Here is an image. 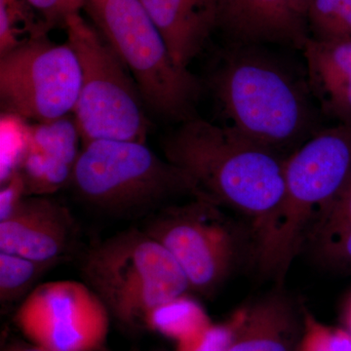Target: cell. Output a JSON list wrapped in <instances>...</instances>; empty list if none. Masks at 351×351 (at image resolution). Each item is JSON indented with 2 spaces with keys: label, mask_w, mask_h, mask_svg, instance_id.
<instances>
[{
  "label": "cell",
  "mask_w": 351,
  "mask_h": 351,
  "mask_svg": "<svg viewBox=\"0 0 351 351\" xmlns=\"http://www.w3.org/2000/svg\"><path fill=\"white\" fill-rule=\"evenodd\" d=\"M230 126L278 152L313 123L306 87L282 64L249 46L233 51L212 77Z\"/></svg>",
  "instance_id": "cell-2"
},
{
  "label": "cell",
  "mask_w": 351,
  "mask_h": 351,
  "mask_svg": "<svg viewBox=\"0 0 351 351\" xmlns=\"http://www.w3.org/2000/svg\"><path fill=\"white\" fill-rule=\"evenodd\" d=\"M245 308L233 313L223 324L208 325L189 338L178 341L176 351H226L243 318Z\"/></svg>",
  "instance_id": "cell-21"
},
{
  "label": "cell",
  "mask_w": 351,
  "mask_h": 351,
  "mask_svg": "<svg viewBox=\"0 0 351 351\" xmlns=\"http://www.w3.org/2000/svg\"><path fill=\"white\" fill-rule=\"evenodd\" d=\"M196 13L211 32L215 29L217 0H191Z\"/></svg>",
  "instance_id": "cell-26"
},
{
  "label": "cell",
  "mask_w": 351,
  "mask_h": 351,
  "mask_svg": "<svg viewBox=\"0 0 351 351\" xmlns=\"http://www.w3.org/2000/svg\"><path fill=\"white\" fill-rule=\"evenodd\" d=\"M302 50L309 91L327 115L351 124V38H309Z\"/></svg>",
  "instance_id": "cell-14"
},
{
  "label": "cell",
  "mask_w": 351,
  "mask_h": 351,
  "mask_svg": "<svg viewBox=\"0 0 351 351\" xmlns=\"http://www.w3.org/2000/svg\"><path fill=\"white\" fill-rule=\"evenodd\" d=\"M351 38V0L337 14L320 38L315 39H337Z\"/></svg>",
  "instance_id": "cell-25"
},
{
  "label": "cell",
  "mask_w": 351,
  "mask_h": 351,
  "mask_svg": "<svg viewBox=\"0 0 351 351\" xmlns=\"http://www.w3.org/2000/svg\"><path fill=\"white\" fill-rule=\"evenodd\" d=\"M32 8L43 17L46 29L58 25L64 27L69 16L80 13L86 0H27Z\"/></svg>",
  "instance_id": "cell-22"
},
{
  "label": "cell",
  "mask_w": 351,
  "mask_h": 351,
  "mask_svg": "<svg viewBox=\"0 0 351 351\" xmlns=\"http://www.w3.org/2000/svg\"><path fill=\"white\" fill-rule=\"evenodd\" d=\"M110 311L86 283L38 284L21 302L14 323L32 345L50 351H106Z\"/></svg>",
  "instance_id": "cell-10"
},
{
  "label": "cell",
  "mask_w": 351,
  "mask_h": 351,
  "mask_svg": "<svg viewBox=\"0 0 351 351\" xmlns=\"http://www.w3.org/2000/svg\"><path fill=\"white\" fill-rule=\"evenodd\" d=\"M348 0H313L307 12V22L313 31V38H320L327 25L348 3Z\"/></svg>",
  "instance_id": "cell-23"
},
{
  "label": "cell",
  "mask_w": 351,
  "mask_h": 351,
  "mask_svg": "<svg viewBox=\"0 0 351 351\" xmlns=\"http://www.w3.org/2000/svg\"><path fill=\"white\" fill-rule=\"evenodd\" d=\"M82 141L75 117L27 126L17 171L27 195H51L68 186Z\"/></svg>",
  "instance_id": "cell-12"
},
{
  "label": "cell",
  "mask_w": 351,
  "mask_h": 351,
  "mask_svg": "<svg viewBox=\"0 0 351 351\" xmlns=\"http://www.w3.org/2000/svg\"><path fill=\"white\" fill-rule=\"evenodd\" d=\"M77 56L82 87L73 110L82 147L99 140L145 143L149 122L137 84L100 32L80 13L64 25Z\"/></svg>",
  "instance_id": "cell-7"
},
{
  "label": "cell",
  "mask_w": 351,
  "mask_h": 351,
  "mask_svg": "<svg viewBox=\"0 0 351 351\" xmlns=\"http://www.w3.org/2000/svg\"><path fill=\"white\" fill-rule=\"evenodd\" d=\"M215 27L239 46L276 43L302 49L311 38L307 18L293 0H217Z\"/></svg>",
  "instance_id": "cell-13"
},
{
  "label": "cell",
  "mask_w": 351,
  "mask_h": 351,
  "mask_svg": "<svg viewBox=\"0 0 351 351\" xmlns=\"http://www.w3.org/2000/svg\"><path fill=\"white\" fill-rule=\"evenodd\" d=\"M295 8L307 18V12H308L309 6H311L313 0H293Z\"/></svg>",
  "instance_id": "cell-29"
},
{
  "label": "cell",
  "mask_w": 351,
  "mask_h": 351,
  "mask_svg": "<svg viewBox=\"0 0 351 351\" xmlns=\"http://www.w3.org/2000/svg\"><path fill=\"white\" fill-rule=\"evenodd\" d=\"M3 351H50L45 350V348H40V346L32 345V343H10L4 348Z\"/></svg>",
  "instance_id": "cell-27"
},
{
  "label": "cell",
  "mask_w": 351,
  "mask_h": 351,
  "mask_svg": "<svg viewBox=\"0 0 351 351\" xmlns=\"http://www.w3.org/2000/svg\"><path fill=\"white\" fill-rule=\"evenodd\" d=\"M297 351H351V334L346 329L327 326L306 311Z\"/></svg>",
  "instance_id": "cell-20"
},
{
  "label": "cell",
  "mask_w": 351,
  "mask_h": 351,
  "mask_svg": "<svg viewBox=\"0 0 351 351\" xmlns=\"http://www.w3.org/2000/svg\"><path fill=\"white\" fill-rule=\"evenodd\" d=\"M211 323L199 304L184 295L152 311L147 317V327L178 343Z\"/></svg>",
  "instance_id": "cell-18"
},
{
  "label": "cell",
  "mask_w": 351,
  "mask_h": 351,
  "mask_svg": "<svg viewBox=\"0 0 351 351\" xmlns=\"http://www.w3.org/2000/svg\"><path fill=\"white\" fill-rule=\"evenodd\" d=\"M52 263L36 262L0 252V302L1 304L24 300Z\"/></svg>",
  "instance_id": "cell-19"
},
{
  "label": "cell",
  "mask_w": 351,
  "mask_h": 351,
  "mask_svg": "<svg viewBox=\"0 0 351 351\" xmlns=\"http://www.w3.org/2000/svg\"><path fill=\"white\" fill-rule=\"evenodd\" d=\"M140 1L162 34L176 64L189 69L211 32L196 13L191 0Z\"/></svg>",
  "instance_id": "cell-16"
},
{
  "label": "cell",
  "mask_w": 351,
  "mask_h": 351,
  "mask_svg": "<svg viewBox=\"0 0 351 351\" xmlns=\"http://www.w3.org/2000/svg\"><path fill=\"white\" fill-rule=\"evenodd\" d=\"M25 195V182L19 173L15 172L2 186L0 193V221L6 219Z\"/></svg>",
  "instance_id": "cell-24"
},
{
  "label": "cell",
  "mask_w": 351,
  "mask_h": 351,
  "mask_svg": "<svg viewBox=\"0 0 351 351\" xmlns=\"http://www.w3.org/2000/svg\"><path fill=\"white\" fill-rule=\"evenodd\" d=\"M343 318L346 326L345 329L348 330L351 334V295L346 302Z\"/></svg>",
  "instance_id": "cell-28"
},
{
  "label": "cell",
  "mask_w": 351,
  "mask_h": 351,
  "mask_svg": "<svg viewBox=\"0 0 351 351\" xmlns=\"http://www.w3.org/2000/svg\"><path fill=\"white\" fill-rule=\"evenodd\" d=\"M350 173L351 124L339 123L314 134L285 159L282 204L257 256L265 274L285 276L318 217Z\"/></svg>",
  "instance_id": "cell-5"
},
{
  "label": "cell",
  "mask_w": 351,
  "mask_h": 351,
  "mask_svg": "<svg viewBox=\"0 0 351 351\" xmlns=\"http://www.w3.org/2000/svg\"><path fill=\"white\" fill-rule=\"evenodd\" d=\"M165 158L197 195L247 221L257 257L274 230L285 193V159L230 125L193 117L164 138Z\"/></svg>",
  "instance_id": "cell-1"
},
{
  "label": "cell",
  "mask_w": 351,
  "mask_h": 351,
  "mask_svg": "<svg viewBox=\"0 0 351 351\" xmlns=\"http://www.w3.org/2000/svg\"><path fill=\"white\" fill-rule=\"evenodd\" d=\"M80 269L83 282L127 330L147 327L152 311L191 291L170 252L142 228L94 244L83 254Z\"/></svg>",
  "instance_id": "cell-4"
},
{
  "label": "cell",
  "mask_w": 351,
  "mask_h": 351,
  "mask_svg": "<svg viewBox=\"0 0 351 351\" xmlns=\"http://www.w3.org/2000/svg\"><path fill=\"white\" fill-rule=\"evenodd\" d=\"M223 208L204 198L169 204L145 218L142 228L162 244L188 279L191 291L211 295L243 253L244 234Z\"/></svg>",
  "instance_id": "cell-8"
},
{
  "label": "cell",
  "mask_w": 351,
  "mask_h": 351,
  "mask_svg": "<svg viewBox=\"0 0 351 351\" xmlns=\"http://www.w3.org/2000/svg\"><path fill=\"white\" fill-rule=\"evenodd\" d=\"M80 87L82 69L66 41L32 36L0 57V99L6 114L34 122L68 117Z\"/></svg>",
  "instance_id": "cell-9"
},
{
  "label": "cell",
  "mask_w": 351,
  "mask_h": 351,
  "mask_svg": "<svg viewBox=\"0 0 351 351\" xmlns=\"http://www.w3.org/2000/svg\"><path fill=\"white\" fill-rule=\"evenodd\" d=\"M78 226L71 211L50 195H25L0 221V252L59 265L71 258Z\"/></svg>",
  "instance_id": "cell-11"
},
{
  "label": "cell",
  "mask_w": 351,
  "mask_h": 351,
  "mask_svg": "<svg viewBox=\"0 0 351 351\" xmlns=\"http://www.w3.org/2000/svg\"><path fill=\"white\" fill-rule=\"evenodd\" d=\"M84 7L133 76L145 107L170 121L195 117L200 80L176 64L140 0H86Z\"/></svg>",
  "instance_id": "cell-6"
},
{
  "label": "cell",
  "mask_w": 351,
  "mask_h": 351,
  "mask_svg": "<svg viewBox=\"0 0 351 351\" xmlns=\"http://www.w3.org/2000/svg\"><path fill=\"white\" fill-rule=\"evenodd\" d=\"M304 248L322 265L351 271V173L318 217Z\"/></svg>",
  "instance_id": "cell-17"
},
{
  "label": "cell",
  "mask_w": 351,
  "mask_h": 351,
  "mask_svg": "<svg viewBox=\"0 0 351 351\" xmlns=\"http://www.w3.org/2000/svg\"><path fill=\"white\" fill-rule=\"evenodd\" d=\"M298 336L299 318L292 302L271 295L245 308L226 351H293Z\"/></svg>",
  "instance_id": "cell-15"
},
{
  "label": "cell",
  "mask_w": 351,
  "mask_h": 351,
  "mask_svg": "<svg viewBox=\"0 0 351 351\" xmlns=\"http://www.w3.org/2000/svg\"><path fill=\"white\" fill-rule=\"evenodd\" d=\"M69 186L80 202L113 219L151 216L195 184L145 143L99 140L83 145Z\"/></svg>",
  "instance_id": "cell-3"
}]
</instances>
